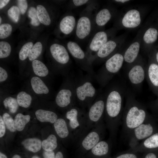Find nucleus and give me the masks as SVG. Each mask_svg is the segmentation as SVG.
<instances>
[{
    "label": "nucleus",
    "instance_id": "1",
    "mask_svg": "<svg viewBox=\"0 0 158 158\" xmlns=\"http://www.w3.org/2000/svg\"><path fill=\"white\" fill-rule=\"evenodd\" d=\"M99 6L97 1L93 0L81 12L74 32L75 41L79 44L89 40L92 36L94 17Z\"/></svg>",
    "mask_w": 158,
    "mask_h": 158
},
{
    "label": "nucleus",
    "instance_id": "2",
    "mask_svg": "<svg viewBox=\"0 0 158 158\" xmlns=\"http://www.w3.org/2000/svg\"><path fill=\"white\" fill-rule=\"evenodd\" d=\"M121 49L107 60L95 74V78L102 86H106L122 68L124 62Z\"/></svg>",
    "mask_w": 158,
    "mask_h": 158
},
{
    "label": "nucleus",
    "instance_id": "3",
    "mask_svg": "<svg viewBox=\"0 0 158 158\" xmlns=\"http://www.w3.org/2000/svg\"><path fill=\"white\" fill-rule=\"evenodd\" d=\"M125 94L128 105L126 113V125L130 128H134L142 123L146 118V112L137 103L131 92L128 90Z\"/></svg>",
    "mask_w": 158,
    "mask_h": 158
},
{
    "label": "nucleus",
    "instance_id": "4",
    "mask_svg": "<svg viewBox=\"0 0 158 158\" xmlns=\"http://www.w3.org/2000/svg\"><path fill=\"white\" fill-rule=\"evenodd\" d=\"M117 30L113 27L99 31L95 33L90 39L85 52L92 65L99 50L108 41L116 37Z\"/></svg>",
    "mask_w": 158,
    "mask_h": 158
},
{
    "label": "nucleus",
    "instance_id": "5",
    "mask_svg": "<svg viewBox=\"0 0 158 158\" xmlns=\"http://www.w3.org/2000/svg\"><path fill=\"white\" fill-rule=\"evenodd\" d=\"M124 90L118 85H111L104 93L105 108L107 115L114 118L119 115L122 110Z\"/></svg>",
    "mask_w": 158,
    "mask_h": 158
},
{
    "label": "nucleus",
    "instance_id": "6",
    "mask_svg": "<svg viewBox=\"0 0 158 158\" xmlns=\"http://www.w3.org/2000/svg\"><path fill=\"white\" fill-rule=\"evenodd\" d=\"M66 48L78 66L86 72L92 77H95L92 64L89 61L85 53L75 41H69L66 43Z\"/></svg>",
    "mask_w": 158,
    "mask_h": 158
},
{
    "label": "nucleus",
    "instance_id": "7",
    "mask_svg": "<svg viewBox=\"0 0 158 158\" xmlns=\"http://www.w3.org/2000/svg\"><path fill=\"white\" fill-rule=\"evenodd\" d=\"M126 35H121L109 40L97 53L93 64L101 63L121 49L126 39Z\"/></svg>",
    "mask_w": 158,
    "mask_h": 158
},
{
    "label": "nucleus",
    "instance_id": "8",
    "mask_svg": "<svg viewBox=\"0 0 158 158\" xmlns=\"http://www.w3.org/2000/svg\"><path fill=\"white\" fill-rule=\"evenodd\" d=\"M91 78L88 75L79 80L75 79L76 100L84 102L91 101L97 96L98 92L92 83Z\"/></svg>",
    "mask_w": 158,
    "mask_h": 158
},
{
    "label": "nucleus",
    "instance_id": "9",
    "mask_svg": "<svg viewBox=\"0 0 158 158\" xmlns=\"http://www.w3.org/2000/svg\"><path fill=\"white\" fill-rule=\"evenodd\" d=\"M75 85V79L72 76L68 77L63 87L56 95L55 100L57 106L66 107L76 100Z\"/></svg>",
    "mask_w": 158,
    "mask_h": 158
},
{
    "label": "nucleus",
    "instance_id": "10",
    "mask_svg": "<svg viewBox=\"0 0 158 158\" xmlns=\"http://www.w3.org/2000/svg\"><path fill=\"white\" fill-rule=\"evenodd\" d=\"M116 18L114 27L117 30L119 28L132 29L140 26L142 20L141 11L138 8H131L127 11L121 18Z\"/></svg>",
    "mask_w": 158,
    "mask_h": 158
},
{
    "label": "nucleus",
    "instance_id": "11",
    "mask_svg": "<svg viewBox=\"0 0 158 158\" xmlns=\"http://www.w3.org/2000/svg\"><path fill=\"white\" fill-rule=\"evenodd\" d=\"M52 58L61 70L67 73L72 66V61L66 48L58 43L52 44L49 48Z\"/></svg>",
    "mask_w": 158,
    "mask_h": 158
},
{
    "label": "nucleus",
    "instance_id": "12",
    "mask_svg": "<svg viewBox=\"0 0 158 158\" xmlns=\"http://www.w3.org/2000/svg\"><path fill=\"white\" fill-rule=\"evenodd\" d=\"M117 15L116 9L112 6H107L98 10L94 17L93 35L98 32L104 30L106 25Z\"/></svg>",
    "mask_w": 158,
    "mask_h": 158
},
{
    "label": "nucleus",
    "instance_id": "13",
    "mask_svg": "<svg viewBox=\"0 0 158 158\" xmlns=\"http://www.w3.org/2000/svg\"><path fill=\"white\" fill-rule=\"evenodd\" d=\"M128 67L127 77L129 81L135 87L140 86L146 77V66L142 59L139 56L136 61Z\"/></svg>",
    "mask_w": 158,
    "mask_h": 158
},
{
    "label": "nucleus",
    "instance_id": "14",
    "mask_svg": "<svg viewBox=\"0 0 158 158\" xmlns=\"http://www.w3.org/2000/svg\"><path fill=\"white\" fill-rule=\"evenodd\" d=\"M145 26L139 30L135 38L123 53L124 61L128 66L134 63L139 57L142 35Z\"/></svg>",
    "mask_w": 158,
    "mask_h": 158
},
{
    "label": "nucleus",
    "instance_id": "15",
    "mask_svg": "<svg viewBox=\"0 0 158 158\" xmlns=\"http://www.w3.org/2000/svg\"><path fill=\"white\" fill-rule=\"evenodd\" d=\"M77 20L72 11H69L61 20L59 25V31L67 37L75 32Z\"/></svg>",
    "mask_w": 158,
    "mask_h": 158
},
{
    "label": "nucleus",
    "instance_id": "16",
    "mask_svg": "<svg viewBox=\"0 0 158 158\" xmlns=\"http://www.w3.org/2000/svg\"><path fill=\"white\" fill-rule=\"evenodd\" d=\"M105 107V93L98 94L96 101L91 106L89 113V117L92 121H98L102 116Z\"/></svg>",
    "mask_w": 158,
    "mask_h": 158
},
{
    "label": "nucleus",
    "instance_id": "17",
    "mask_svg": "<svg viewBox=\"0 0 158 158\" xmlns=\"http://www.w3.org/2000/svg\"><path fill=\"white\" fill-rule=\"evenodd\" d=\"M146 77L152 86L158 87V65L152 63L146 66Z\"/></svg>",
    "mask_w": 158,
    "mask_h": 158
},
{
    "label": "nucleus",
    "instance_id": "18",
    "mask_svg": "<svg viewBox=\"0 0 158 158\" xmlns=\"http://www.w3.org/2000/svg\"><path fill=\"white\" fill-rule=\"evenodd\" d=\"M31 85L34 92L37 94H47L49 92L48 87L40 78L34 76L30 80Z\"/></svg>",
    "mask_w": 158,
    "mask_h": 158
},
{
    "label": "nucleus",
    "instance_id": "19",
    "mask_svg": "<svg viewBox=\"0 0 158 158\" xmlns=\"http://www.w3.org/2000/svg\"><path fill=\"white\" fill-rule=\"evenodd\" d=\"M35 115L37 119L42 122H49L53 123L57 119V114L51 111L38 109L36 111Z\"/></svg>",
    "mask_w": 158,
    "mask_h": 158
},
{
    "label": "nucleus",
    "instance_id": "20",
    "mask_svg": "<svg viewBox=\"0 0 158 158\" xmlns=\"http://www.w3.org/2000/svg\"><path fill=\"white\" fill-rule=\"evenodd\" d=\"M158 35V32L154 28L145 29L142 37L141 45L144 48L146 45L154 43L157 40Z\"/></svg>",
    "mask_w": 158,
    "mask_h": 158
},
{
    "label": "nucleus",
    "instance_id": "21",
    "mask_svg": "<svg viewBox=\"0 0 158 158\" xmlns=\"http://www.w3.org/2000/svg\"><path fill=\"white\" fill-rule=\"evenodd\" d=\"M153 131V128L150 124H142L135 128L134 133L137 139L142 140L151 135Z\"/></svg>",
    "mask_w": 158,
    "mask_h": 158
},
{
    "label": "nucleus",
    "instance_id": "22",
    "mask_svg": "<svg viewBox=\"0 0 158 158\" xmlns=\"http://www.w3.org/2000/svg\"><path fill=\"white\" fill-rule=\"evenodd\" d=\"M22 144L26 149L34 153L39 151L42 147L41 141L35 138L25 139L22 141Z\"/></svg>",
    "mask_w": 158,
    "mask_h": 158
},
{
    "label": "nucleus",
    "instance_id": "23",
    "mask_svg": "<svg viewBox=\"0 0 158 158\" xmlns=\"http://www.w3.org/2000/svg\"><path fill=\"white\" fill-rule=\"evenodd\" d=\"M99 137L98 134L95 132L90 133L82 142L84 148L87 150L92 149L98 142Z\"/></svg>",
    "mask_w": 158,
    "mask_h": 158
},
{
    "label": "nucleus",
    "instance_id": "24",
    "mask_svg": "<svg viewBox=\"0 0 158 158\" xmlns=\"http://www.w3.org/2000/svg\"><path fill=\"white\" fill-rule=\"evenodd\" d=\"M54 126L56 132L59 136L62 138L67 137L69 132L66 123L63 119H57L54 123Z\"/></svg>",
    "mask_w": 158,
    "mask_h": 158
},
{
    "label": "nucleus",
    "instance_id": "25",
    "mask_svg": "<svg viewBox=\"0 0 158 158\" xmlns=\"http://www.w3.org/2000/svg\"><path fill=\"white\" fill-rule=\"evenodd\" d=\"M32 66L34 73L37 76L44 77L49 74V71L47 67L39 60L36 59L32 61Z\"/></svg>",
    "mask_w": 158,
    "mask_h": 158
},
{
    "label": "nucleus",
    "instance_id": "26",
    "mask_svg": "<svg viewBox=\"0 0 158 158\" xmlns=\"http://www.w3.org/2000/svg\"><path fill=\"white\" fill-rule=\"evenodd\" d=\"M37 14L40 23L46 26L50 25L51 20L46 8L42 5H39L36 8Z\"/></svg>",
    "mask_w": 158,
    "mask_h": 158
},
{
    "label": "nucleus",
    "instance_id": "27",
    "mask_svg": "<svg viewBox=\"0 0 158 158\" xmlns=\"http://www.w3.org/2000/svg\"><path fill=\"white\" fill-rule=\"evenodd\" d=\"M30 118L29 115H24L21 113H18L15 116L14 123L17 130L21 131L24 129L26 125L29 121Z\"/></svg>",
    "mask_w": 158,
    "mask_h": 158
},
{
    "label": "nucleus",
    "instance_id": "28",
    "mask_svg": "<svg viewBox=\"0 0 158 158\" xmlns=\"http://www.w3.org/2000/svg\"><path fill=\"white\" fill-rule=\"evenodd\" d=\"M16 99L19 106L27 108L30 106L31 103L32 97L27 92L22 91L17 94Z\"/></svg>",
    "mask_w": 158,
    "mask_h": 158
},
{
    "label": "nucleus",
    "instance_id": "29",
    "mask_svg": "<svg viewBox=\"0 0 158 158\" xmlns=\"http://www.w3.org/2000/svg\"><path fill=\"white\" fill-rule=\"evenodd\" d=\"M57 138L53 134L49 135L47 138L42 142V147L44 151H53L57 147Z\"/></svg>",
    "mask_w": 158,
    "mask_h": 158
},
{
    "label": "nucleus",
    "instance_id": "30",
    "mask_svg": "<svg viewBox=\"0 0 158 158\" xmlns=\"http://www.w3.org/2000/svg\"><path fill=\"white\" fill-rule=\"evenodd\" d=\"M109 150V146L106 142L101 141L98 142L92 149V152L97 156H102L106 154Z\"/></svg>",
    "mask_w": 158,
    "mask_h": 158
},
{
    "label": "nucleus",
    "instance_id": "31",
    "mask_svg": "<svg viewBox=\"0 0 158 158\" xmlns=\"http://www.w3.org/2000/svg\"><path fill=\"white\" fill-rule=\"evenodd\" d=\"M78 114V110L75 108L71 109L66 113V117L69 120L70 125L72 128H75L79 125L77 120Z\"/></svg>",
    "mask_w": 158,
    "mask_h": 158
},
{
    "label": "nucleus",
    "instance_id": "32",
    "mask_svg": "<svg viewBox=\"0 0 158 158\" xmlns=\"http://www.w3.org/2000/svg\"><path fill=\"white\" fill-rule=\"evenodd\" d=\"M3 104L5 108L8 109L12 113L16 112L19 106L16 99L11 97L5 98L3 101Z\"/></svg>",
    "mask_w": 158,
    "mask_h": 158
},
{
    "label": "nucleus",
    "instance_id": "33",
    "mask_svg": "<svg viewBox=\"0 0 158 158\" xmlns=\"http://www.w3.org/2000/svg\"><path fill=\"white\" fill-rule=\"evenodd\" d=\"M42 48V43L39 42L36 43L32 47L28 56L31 61L36 60L40 55Z\"/></svg>",
    "mask_w": 158,
    "mask_h": 158
},
{
    "label": "nucleus",
    "instance_id": "34",
    "mask_svg": "<svg viewBox=\"0 0 158 158\" xmlns=\"http://www.w3.org/2000/svg\"><path fill=\"white\" fill-rule=\"evenodd\" d=\"M2 118L6 127L11 132H15L17 130L15 127L14 121L8 113H5L2 116Z\"/></svg>",
    "mask_w": 158,
    "mask_h": 158
},
{
    "label": "nucleus",
    "instance_id": "35",
    "mask_svg": "<svg viewBox=\"0 0 158 158\" xmlns=\"http://www.w3.org/2000/svg\"><path fill=\"white\" fill-rule=\"evenodd\" d=\"M33 46L32 42H28L25 44L20 49L19 57L20 59L24 61L28 57L30 50Z\"/></svg>",
    "mask_w": 158,
    "mask_h": 158
},
{
    "label": "nucleus",
    "instance_id": "36",
    "mask_svg": "<svg viewBox=\"0 0 158 158\" xmlns=\"http://www.w3.org/2000/svg\"><path fill=\"white\" fill-rule=\"evenodd\" d=\"M144 146L150 149L158 147V133H156L147 138L144 142Z\"/></svg>",
    "mask_w": 158,
    "mask_h": 158
},
{
    "label": "nucleus",
    "instance_id": "37",
    "mask_svg": "<svg viewBox=\"0 0 158 158\" xmlns=\"http://www.w3.org/2000/svg\"><path fill=\"white\" fill-rule=\"evenodd\" d=\"M11 47L7 42L1 41L0 42V58H4L8 57L10 54Z\"/></svg>",
    "mask_w": 158,
    "mask_h": 158
},
{
    "label": "nucleus",
    "instance_id": "38",
    "mask_svg": "<svg viewBox=\"0 0 158 158\" xmlns=\"http://www.w3.org/2000/svg\"><path fill=\"white\" fill-rule=\"evenodd\" d=\"M12 27L8 23H3L0 25V38L4 39L8 37L11 34Z\"/></svg>",
    "mask_w": 158,
    "mask_h": 158
},
{
    "label": "nucleus",
    "instance_id": "39",
    "mask_svg": "<svg viewBox=\"0 0 158 158\" xmlns=\"http://www.w3.org/2000/svg\"><path fill=\"white\" fill-rule=\"evenodd\" d=\"M20 11L18 7L16 6H11L8 11V16L14 23H17L19 19Z\"/></svg>",
    "mask_w": 158,
    "mask_h": 158
},
{
    "label": "nucleus",
    "instance_id": "40",
    "mask_svg": "<svg viewBox=\"0 0 158 158\" xmlns=\"http://www.w3.org/2000/svg\"><path fill=\"white\" fill-rule=\"evenodd\" d=\"M28 16L31 19V24L35 26H38L40 22L37 17L36 9L33 7H30L28 11Z\"/></svg>",
    "mask_w": 158,
    "mask_h": 158
},
{
    "label": "nucleus",
    "instance_id": "41",
    "mask_svg": "<svg viewBox=\"0 0 158 158\" xmlns=\"http://www.w3.org/2000/svg\"><path fill=\"white\" fill-rule=\"evenodd\" d=\"M93 0H71L69 1L68 9L71 11L78 7L84 5H87L92 2Z\"/></svg>",
    "mask_w": 158,
    "mask_h": 158
},
{
    "label": "nucleus",
    "instance_id": "42",
    "mask_svg": "<svg viewBox=\"0 0 158 158\" xmlns=\"http://www.w3.org/2000/svg\"><path fill=\"white\" fill-rule=\"evenodd\" d=\"M17 4L20 13L23 14L27 9L28 5L27 2L25 0H19L17 1Z\"/></svg>",
    "mask_w": 158,
    "mask_h": 158
},
{
    "label": "nucleus",
    "instance_id": "43",
    "mask_svg": "<svg viewBox=\"0 0 158 158\" xmlns=\"http://www.w3.org/2000/svg\"><path fill=\"white\" fill-rule=\"evenodd\" d=\"M8 77L6 71L1 67H0V82L2 83L5 81Z\"/></svg>",
    "mask_w": 158,
    "mask_h": 158
},
{
    "label": "nucleus",
    "instance_id": "44",
    "mask_svg": "<svg viewBox=\"0 0 158 158\" xmlns=\"http://www.w3.org/2000/svg\"><path fill=\"white\" fill-rule=\"evenodd\" d=\"M5 125L4 122L2 117L0 116V137L4 135L6 132Z\"/></svg>",
    "mask_w": 158,
    "mask_h": 158
},
{
    "label": "nucleus",
    "instance_id": "45",
    "mask_svg": "<svg viewBox=\"0 0 158 158\" xmlns=\"http://www.w3.org/2000/svg\"><path fill=\"white\" fill-rule=\"evenodd\" d=\"M43 155L44 158H55V155L53 151L48 152L44 151Z\"/></svg>",
    "mask_w": 158,
    "mask_h": 158
},
{
    "label": "nucleus",
    "instance_id": "46",
    "mask_svg": "<svg viewBox=\"0 0 158 158\" xmlns=\"http://www.w3.org/2000/svg\"><path fill=\"white\" fill-rule=\"evenodd\" d=\"M116 158H137V157L133 154L127 153L121 155Z\"/></svg>",
    "mask_w": 158,
    "mask_h": 158
},
{
    "label": "nucleus",
    "instance_id": "47",
    "mask_svg": "<svg viewBox=\"0 0 158 158\" xmlns=\"http://www.w3.org/2000/svg\"><path fill=\"white\" fill-rule=\"evenodd\" d=\"M9 0H0V8L2 9L9 2Z\"/></svg>",
    "mask_w": 158,
    "mask_h": 158
},
{
    "label": "nucleus",
    "instance_id": "48",
    "mask_svg": "<svg viewBox=\"0 0 158 158\" xmlns=\"http://www.w3.org/2000/svg\"><path fill=\"white\" fill-rule=\"evenodd\" d=\"M130 1V0H115L112 1L114 2L119 4L126 3Z\"/></svg>",
    "mask_w": 158,
    "mask_h": 158
},
{
    "label": "nucleus",
    "instance_id": "49",
    "mask_svg": "<svg viewBox=\"0 0 158 158\" xmlns=\"http://www.w3.org/2000/svg\"><path fill=\"white\" fill-rule=\"evenodd\" d=\"M145 158H157V157L154 154L150 153L147 154Z\"/></svg>",
    "mask_w": 158,
    "mask_h": 158
},
{
    "label": "nucleus",
    "instance_id": "50",
    "mask_svg": "<svg viewBox=\"0 0 158 158\" xmlns=\"http://www.w3.org/2000/svg\"><path fill=\"white\" fill-rule=\"evenodd\" d=\"M55 158H63L62 153L60 152H58L55 155Z\"/></svg>",
    "mask_w": 158,
    "mask_h": 158
},
{
    "label": "nucleus",
    "instance_id": "51",
    "mask_svg": "<svg viewBox=\"0 0 158 158\" xmlns=\"http://www.w3.org/2000/svg\"><path fill=\"white\" fill-rule=\"evenodd\" d=\"M0 158H7V156L2 153L0 152Z\"/></svg>",
    "mask_w": 158,
    "mask_h": 158
},
{
    "label": "nucleus",
    "instance_id": "52",
    "mask_svg": "<svg viewBox=\"0 0 158 158\" xmlns=\"http://www.w3.org/2000/svg\"><path fill=\"white\" fill-rule=\"evenodd\" d=\"M12 158H21V157L19 155L15 154L12 157Z\"/></svg>",
    "mask_w": 158,
    "mask_h": 158
},
{
    "label": "nucleus",
    "instance_id": "53",
    "mask_svg": "<svg viewBox=\"0 0 158 158\" xmlns=\"http://www.w3.org/2000/svg\"><path fill=\"white\" fill-rule=\"evenodd\" d=\"M156 59L157 63H158V51L157 52L156 54Z\"/></svg>",
    "mask_w": 158,
    "mask_h": 158
},
{
    "label": "nucleus",
    "instance_id": "54",
    "mask_svg": "<svg viewBox=\"0 0 158 158\" xmlns=\"http://www.w3.org/2000/svg\"><path fill=\"white\" fill-rule=\"evenodd\" d=\"M31 158H40L39 157L36 155H34Z\"/></svg>",
    "mask_w": 158,
    "mask_h": 158
},
{
    "label": "nucleus",
    "instance_id": "55",
    "mask_svg": "<svg viewBox=\"0 0 158 158\" xmlns=\"http://www.w3.org/2000/svg\"><path fill=\"white\" fill-rule=\"evenodd\" d=\"M1 21H2V19H1V17H0V24L1 23Z\"/></svg>",
    "mask_w": 158,
    "mask_h": 158
}]
</instances>
